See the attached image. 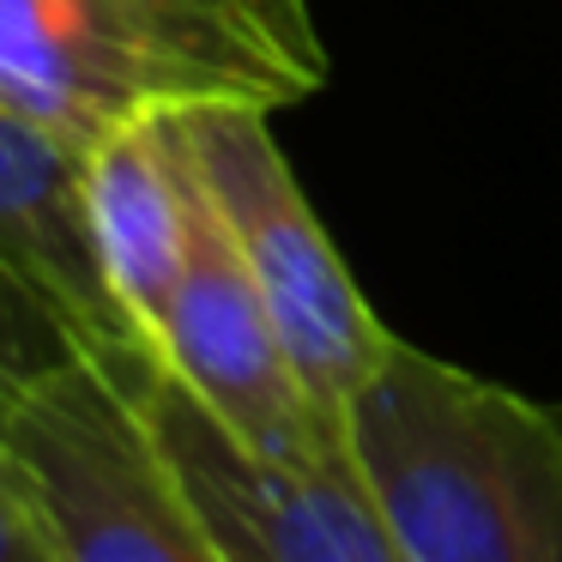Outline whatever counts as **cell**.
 Returning <instances> with one entry per match:
<instances>
[{
  "label": "cell",
  "mask_w": 562,
  "mask_h": 562,
  "mask_svg": "<svg viewBox=\"0 0 562 562\" xmlns=\"http://www.w3.org/2000/svg\"><path fill=\"white\" fill-rule=\"evenodd\" d=\"M321 86L308 0H0V98L79 146L164 115H279Z\"/></svg>",
  "instance_id": "obj_1"
},
{
  "label": "cell",
  "mask_w": 562,
  "mask_h": 562,
  "mask_svg": "<svg viewBox=\"0 0 562 562\" xmlns=\"http://www.w3.org/2000/svg\"><path fill=\"white\" fill-rule=\"evenodd\" d=\"M345 448L405 562H562V417L393 345Z\"/></svg>",
  "instance_id": "obj_2"
},
{
  "label": "cell",
  "mask_w": 562,
  "mask_h": 562,
  "mask_svg": "<svg viewBox=\"0 0 562 562\" xmlns=\"http://www.w3.org/2000/svg\"><path fill=\"white\" fill-rule=\"evenodd\" d=\"M139 369L74 351L25 387L7 417L61 562H231L158 448Z\"/></svg>",
  "instance_id": "obj_3"
},
{
  "label": "cell",
  "mask_w": 562,
  "mask_h": 562,
  "mask_svg": "<svg viewBox=\"0 0 562 562\" xmlns=\"http://www.w3.org/2000/svg\"><path fill=\"white\" fill-rule=\"evenodd\" d=\"M182 139L212 206L224 212L248 272H255L260 296H267L272 321H279L284 345H291L303 387L345 429L351 400L393 357L400 333H387V321L369 308L363 284L351 279L327 224L315 218L308 194L296 188L267 115L200 110L182 115Z\"/></svg>",
  "instance_id": "obj_4"
},
{
  "label": "cell",
  "mask_w": 562,
  "mask_h": 562,
  "mask_svg": "<svg viewBox=\"0 0 562 562\" xmlns=\"http://www.w3.org/2000/svg\"><path fill=\"white\" fill-rule=\"evenodd\" d=\"M139 405L231 562H405L351 453L308 465L255 453L164 363L139 369Z\"/></svg>",
  "instance_id": "obj_5"
},
{
  "label": "cell",
  "mask_w": 562,
  "mask_h": 562,
  "mask_svg": "<svg viewBox=\"0 0 562 562\" xmlns=\"http://www.w3.org/2000/svg\"><path fill=\"white\" fill-rule=\"evenodd\" d=\"M158 363L255 453L272 460H345V429L315 405L291 363L279 321L248 272L224 212L200 182L194 248L158 333Z\"/></svg>",
  "instance_id": "obj_6"
},
{
  "label": "cell",
  "mask_w": 562,
  "mask_h": 562,
  "mask_svg": "<svg viewBox=\"0 0 562 562\" xmlns=\"http://www.w3.org/2000/svg\"><path fill=\"white\" fill-rule=\"evenodd\" d=\"M0 267L55 308L79 351L158 363L122 308L91 224V146L0 98Z\"/></svg>",
  "instance_id": "obj_7"
},
{
  "label": "cell",
  "mask_w": 562,
  "mask_h": 562,
  "mask_svg": "<svg viewBox=\"0 0 562 562\" xmlns=\"http://www.w3.org/2000/svg\"><path fill=\"white\" fill-rule=\"evenodd\" d=\"M194 206H200V170L188 158L182 115L134 122L91 146L98 255H103V272H110L122 308L134 315V327L146 333L151 351H158L170 296L188 272Z\"/></svg>",
  "instance_id": "obj_8"
},
{
  "label": "cell",
  "mask_w": 562,
  "mask_h": 562,
  "mask_svg": "<svg viewBox=\"0 0 562 562\" xmlns=\"http://www.w3.org/2000/svg\"><path fill=\"white\" fill-rule=\"evenodd\" d=\"M74 351L79 339L55 321V308L0 267V436H7V417L25 400L31 381L49 375L55 363H67Z\"/></svg>",
  "instance_id": "obj_9"
},
{
  "label": "cell",
  "mask_w": 562,
  "mask_h": 562,
  "mask_svg": "<svg viewBox=\"0 0 562 562\" xmlns=\"http://www.w3.org/2000/svg\"><path fill=\"white\" fill-rule=\"evenodd\" d=\"M0 562H61L49 514H43L19 453L7 448V436H0Z\"/></svg>",
  "instance_id": "obj_10"
}]
</instances>
